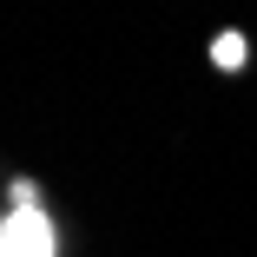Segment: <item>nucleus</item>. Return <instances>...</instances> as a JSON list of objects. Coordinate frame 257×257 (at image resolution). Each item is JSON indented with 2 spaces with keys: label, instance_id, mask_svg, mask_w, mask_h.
Masks as SVG:
<instances>
[{
  "label": "nucleus",
  "instance_id": "f257e3e1",
  "mask_svg": "<svg viewBox=\"0 0 257 257\" xmlns=\"http://www.w3.org/2000/svg\"><path fill=\"white\" fill-rule=\"evenodd\" d=\"M0 257H60V231H53V218L33 204V185H20L14 218L0 224Z\"/></svg>",
  "mask_w": 257,
  "mask_h": 257
}]
</instances>
